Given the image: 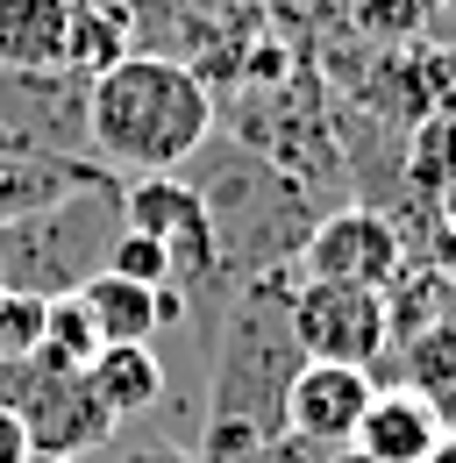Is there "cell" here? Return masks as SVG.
I'll return each instance as SVG.
<instances>
[{
    "instance_id": "obj_1",
    "label": "cell",
    "mask_w": 456,
    "mask_h": 463,
    "mask_svg": "<svg viewBox=\"0 0 456 463\" xmlns=\"http://www.w3.org/2000/svg\"><path fill=\"white\" fill-rule=\"evenodd\" d=\"M285 299H292V271L228 286L222 314H214V349H207L200 463H242L257 442L285 435V385L307 364Z\"/></svg>"
},
{
    "instance_id": "obj_2",
    "label": "cell",
    "mask_w": 456,
    "mask_h": 463,
    "mask_svg": "<svg viewBox=\"0 0 456 463\" xmlns=\"http://www.w3.org/2000/svg\"><path fill=\"white\" fill-rule=\"evenodd\" d=\"M222 128V100L207 79L178 58H128L86 86V150L114 178H150V172H185L193 150Z\"/></svg>"
},
{
    "instance_id": "obj_3",
    "label": "cell",
    "mask_w": 456,
    "mask_h": 463,
    "mask_svg": "<svg viewBox=\"0 0 456 463\" xmlns=\"http://www.w3.org/2000/svg\"><path fill=\"white\" fill-rule=\"evenodd\" d=\"M193 165L200 172H185V178H193V193H200V207L214 222V257H222L228 279L292 271L307 229L321 222L314 200H307V185L285 178L279 165H264L257 150H242L222 128L193 150Z\"/></svg>"
},
{
    "instance_id": "obj_4",
    "label": "cell",
    "mask_w": 456,
    "mask_h": 463,
    "mask_svg": "<svg viewBox=\"0 0 456 463\" xmlns=\"http://www.w3.org/2000/svg\"><path fill=\"white\" fill-rule=\"evenodd\" d=\"M121 235V178H93L79 193H64L43 214H22L0 229V286L7 292H79L100 264H108V242Z\"/></svg>"
},
{
    "instance_id": "obj_5",
    "label": "cell",
    "mask_w": 456,
    "mask_h": 463,
    "mask_svg": "<svg viewBox=\"0 0 456 463\" xmlns=\"http://www.w3.org/2000/svg\"><path fill=\"white\" fill-rule=\"evenodd\" d=\"M0 406L29 428V449L57 463H93L114 442V420L93 406L79 371H57L43 356H14L0 364Z\"/></svg>"
},
{
    "instance_id": "obj_6",
    "label": "cell",
    "mask_w": 456,
    "mask_h": 463,
    "mask_svg": "<svg viewBox=\"0 0 456 463\" xmlns=\"http://www.w3.org/2000/svg\"><path fill=\"white\" fill-rule=\"evenodd\" d=\"M0 150L93 165V150H86V79H71V71H0Z\"/></svg>"
},
{
    "instance_id": "obj_7",
    "label": "cell",
    "mask_w": 456,
    "mask_h": 463,
    "mask_svg": "<svg viewBox=\"0 0 456 463\" xmlns=\"http://www.w3.org/2000/svg\"><path fill=\"white\" fill-rule=\"evenodd\" d=\"M399 271H406V242H399V222L378 207H336L299 242V279H321V286L393 292Z\"/></svg>"
},
{
    "instance_id": "obj_8",
    "label": "cell",
    "mask_w": 456,
    "mask_h": 463,
    "mask_svg": "<svg viewBox=\"0 0 456 463\" xmlns=\"http://www.w3.org/2000/svg\"><path fill=\"white\" fill-rule=\"evenodd\" d=\"M292 335L307 356H328V364H364L385 356L393 343V292H356V286H321V279H292Z\"/></svg>"
},
{
    "instance_id": "obj_9",
    "label": "cell",
    "mask_w": 456,
    "mask_h": 463,
    "mask_svg": "<svg viewBox=\"0 0 456 463\" xmlns=\"http://www.w3.org/2000/svg\"><path fill=\"white\" fill-rule=\"evenodd\" d=\"M371 392H378V378H371L364 364L307 356V364L292 371V385H285V435L307 442V449H321V457H336V449L356 442V420H364Z\"/></svg>"
},
{
    "instance_id": "obj_10",
    "label": "cell",
    "mask_w": 456,
    "mask_h": 463,
    "mask_svg": "<svg viewBox=\"0 0 456 463\" xmlns=\"http://www.w3.org/2000/svg\"><path fill=\"white\" fill-rule=\"evenodd\" d=\"M450 406L428 400V392H413V385H378L371 406H364V420H356V457L364 463H435L450 449V420H442Z\"/></svg>"
},
{
    "instance_id": "obj_11",
    "label": "cell",
    "mask_w": 456,
    "mask_h": 463,
    "mask_svg": "<svg viewBox=\"0 0 456 463\" xmlns=\"http://www.w3.org/2000/svg\"><path fill=\"white\" fill-rule=\"evenodd\" d=\"M79 307H86V321H93V335L100 343H157V328H171L178 314H185V292L165 286H128V279H114V271H93L86 286H79Z\"/></svg>"
},
{
    "instance_id": "obj_12",
    "label": "cell",
    "mask_w": 456,
    "mask_h": 463,
    "mask_svg": "<svg viewBox=\"0 0 456 463\" xmlns=\"http://www.w3.org/2000/svg\"><path fill=\"white\" fill-rule=\"evenodd\" d=\"M79 378H86L93 406L108 413L114 428H128V420H143V413L165 406V364H157L150 343H100Z\"/></svg>"
},
{
    "instance_id": "obj_13",
    "label": "cell",
    "mask_w": 456,
    "mask_h": 463,
    "mask_svg": "<svg viewBox=\"0 0 456 463\" xmlns=\"http://www.w3.org/2000/svg\"><path fill=\"white\" fill-rule=\"evenodd\" d=\"M108 178V165H64V157H29V150H0V229L22 214H43L64 193Z\"/></svg>"
},
{
    "instance_id": "obj_14",
    "label": "cell",
    "mask_w": 456,
    "mask_h": 463,
    "mask_svg": "<svg viewBox=\"0 0 456 463\" xmlns=\"http://www.w3.org/2000/svg\"><path fill=\"white\" fill-rule=\"evenodd\" d=\"M71 0H0V71H64Z\"/></svg>"
},
{
    "instance_id": "obj_15",
    "label": "cell",
    "mask_w": 456,
    "mask_h": 463,
    "mask_svg": "<svg viewBox=\"0 0 456 463\" xmlns=\"http://www.w3.org/2000/svg\"><path fill=\"white\" fill-rule=\"evenodd\" d=\"M136 51V29L121 14V0H71V22H64V71L71 79H100Z\"/></svg>"
},
{
    "instance_id": "obj_16",
    "label": "cell",
    "mask_w": 456,
    "mask_h": 463,
    "mask_svg": "<svg viewBox=\"0 0 456 463\" xmlns=\"http://www.w3.org/2000/svg\"><path fill=\"white\" fill-rule=\"evenodd\" d=\"M442 7L450 0H342V14H349V29L364 36V43H421L435 22H442Z\"/></svg>"
},
{
    "instance_id": "obj_17",
    "label": "cell",
    "mask_w": 456,
    "mask_h": 463,
    "mask_svg": "<svg viewBox=\"0 0 456 463\" xmlns=\"http://www.w3.org/2000/svg\"><path fill=\"white\" fill-rule=\"evenodd\" d=\"M93 349H100V335H93V321H86L79 292L43 299V335H36L29 356H43V364H57V371H86V364H93Z\"/></svg>"
},
{
    "instance_id": "obj_18",
    "label": "cell",
    "mask_w": 456,
    "mask_h": 463,
    "mask_svg": "<svg viewBox=\"0 0 456 463\" xmlns=\"http://www.w3.org/2000/svg\"><path fill=\"white\" fill-rule=\"evenodd\" d=\"M100 271H114V279H128V286H150V292H165L171 286V257L150 242V235H136V229H121L108 242V264Z\"/></svg>"
},
{
    "instance_id": "obj_19",
    "label": "cell",
    "mask_w": 456,
    "mask_h": 463,
    "mask_svg": "<svg viewBox=\"0 0 456 463\" xmlns=\"http://www.w3.org/2000/svg\"><path fill=\"white\" fill-rule=\"evenodd\" d=\"M36 335H43V299H36V292H7V286H0V364L29 356Z\"/></svg>"
},
{
    "instance_id": "obj_20",
    "label": "cell",
    "mask_w": 456,
    "mask_h": 463,
    "mask_svg": "<svg viewBox=\"0 0 456 463\" xmlns=\"http://www.w3.org/2000/svg\"><path fill=\"white\" fill-rule=\"evenodd\" d=\"M93 463H200V457H185V449H171V442H108Z\"/></svg>"
},
{
    "instance_id": "obj_21",
    "label": "cell",
    "mask_w": 456,
    "mask_h": 463,
    "mask_svg": "<svg viewBox=\"0 0 456 463\" xmlns=\"http://www.w3.org/2000/svg\"><path fill=\"white\" fill-rule=\"evenodd\" d=\"M242 463H328L321 449H307V442H292V435H271V442H257Z\"/></svg>"
},
{
    "instance_id": "obj_22",
    "label": "cell",
    "mask_w": 456,
    "mask_h": 463,
    "mask_svg": "<svg viewBox=\"0 0 456 463\" xmlns=\"http://www.w3.org/2000/svg\"><path fill=\"white\" fill-rule=\"evenodd\" d=\"M0 463H36V449H29V428L0 406Z\"/></svg>"
},
{
    "instance_id": "obj_23",
    "label": "cell",
    "mask_w": 456,
    "mask_h": 463,
    "mask_svg": "<svg viewBox=\"0 0 456 463\" xmlns=\"http://www.w3.org/2000/svg\"><path fill=\"white\" fill-rule=\"evenodd\" d=\"M442 271H450V279H456V222H450V229H442Z\"/></svg>"
},
{
    "instance_id": "obj_24",
    "label": "cell",
    "mask_w": 456,
    "mask_h": 463,
    "mask_svg": "<svg viewBox=\"0 0 456 463\" xmlns=\"http://www.w3.org/2000/svg\"><path fill=\"white\" fill-rule=\"evenodd\" d=\"M36 463H57V457H36Z\"/></svg>"
},
{
    "instance_id": "obj_25",
    "label": "cell",
    "mask_w": 456,
    "mask_h": 463,
    "mask_svg": "<svg viewBox=\"0 0 456 463\" xmlns=\"http://www.w3.org/2000/svg\"><path fill=\"white\" fill-rule=\"evenodd\" d=\"M450 121H456V108H450Z\"/></svg>"
}]
</instances>
